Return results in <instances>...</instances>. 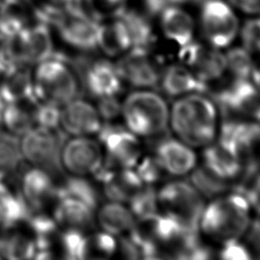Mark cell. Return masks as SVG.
Here are the masks:
<instances>
[{
  "instance_id": "46",
  "label": "cell",
  "mask_w": 260,
  "mask_h": 260,
  "mask_svg": "<svg viewBox=\"0 0 260 260\" xmlns=\"http://www.w3.org/2000/svg\"><path fill=\"white\" fill-rule=\"evenodd\" d=\"M259 151H260V146H259Z\"/></svg>"
},
{
  "instance_id": "39",
  "label": "cell",
  "mask_w": 260,
  "mask_h": 260,
  "mask_svg": "<svg viewBox=\"0 0 260 260\" xmlns=\"http://www.w3.org/2000/svg\"><path fill=\"white\" fill-rule=\"evenodd\" d=\"M121 102L118 96H111L98 100V110L103 118L104 123L120 121Z\"/></svg>"
},
{
  "instance_id": "10",
  "label": "cell",
  "mask_w": 260,
  "mask_h": 260,
  "mask_svg": "<svg viewBox=\"0 0 260 260\" xmlns=\"http://www.w3.org/2000/svg\"><path fill=\"white\" fill-rule=\"evenodd\" d=\"M151 153L169 179L192 176L199 166V150L173 135L159 139Z\"/></svg>"
},
{
  "instance_id": "36",
  "label": "cell",
  "mask_w": 260,
  "mask_h": 260,
  "mask_svg": "<svg viewBox=\"0 0 260 260\" xmlns=\"http://www.w3.org/2000/svg\"><path fill=\"white\" fill-rule=\"evenodd\" d=\"M61 108L50 103H38L34 109L35 125L56 129L60 126Z\"/></svg>"
},
{
  "instance_id": "21",
  "label": "cell",
  "mask_w": 260,
  "mask_h": 260,
  "mask_svg": "<svg viewBox=\"0 0 260 260\" xmlns=\"http://www.w3.org/2000/svg\"><path fill=\"white\" fill-rule=\"evenodd\" d=\"M91 179L106 196L107 200L128 202L132 195L143 185L133 169L117 168L105 164L103 169Z\"/></svg>"
},
{
  "instance_id": "12",
  "label": "cell",
  "mask_w": 260,
  "mask_h": 260,
  "mask_svg": "<svg viewBox=\"0 0 260 260\" xmlns=\"http://www.w3.org/2000/svg\"><path fill=\"white\" fill-rule=\"evenodd\" d=\"M6 43L17 61L25 68H29L54 53L50 27L39 20L32 21Z\"/></svg>"
},
{
  "instance_id": "6",
  "label": "cell",
  "mask_w": 260,
  "mask_h": 260,
  "mask_svg": "<svg viewBox=\"0 0 260 260\" xmlns=\"http://www.w3.org/2000/svg\"><path fill=\"white\" fill-rule=\"evenodd\" d=\"M159 211L179 219L189 229L196 230V223L205 203L204 194L186 178L170 179L156 187Z\"/></svg>"
},
{
  "instance_id": "24",
  "label": "cell",
  "mask_w": 260,
  "mask_h": 260,
  "mask_svg": "<svg viewBox=\"0 0 260 260\" xmlns=\"http://www.w3.org/2000/svg\"><path fill=\"white\" fill-rule=\"evenodd\" d=\"M132 47L128 28L118 14L99 21L98 49L108 56H118Z\"/></svg>"
},
{
  "instance_id": "17",
  "label": "cell",
  "mask_w": 260,
  "mask_h": 260,
  "mask_svg": "<svg viewBox=\"0 0 260 260\" xmlns=\"http://www.w3.org/2000/svg\"><path fill=\"white\" fill-rule=\"evenodd\" d=\"M179 57L206 85L208 81L219 79L226 70L225 57L210 45L191 42L181 47Z\"/></svg>"
},
{
  "instance_id": "31",
  "label": "cell",
  "mask_w": 260,
  "mask_h": 260,
  "mask_svg": "<svg viewBox=\"0 0 260 260\" xmlns=\"http://www.w3.org/2000/svg\"><path fill=\"white\" fill-rule=\"evenodd\" d=\"M127 0H78V6L98 21L113 17L125 9Z\"/></svg>"
},
{
  "instance_id": "44",
  "label": "cell",
  "mask_w": 260,
  "mask_h": 260,
  "mask_svg": "<svg viewBox=\"0 0 260 260\" xmlns=\"http://www.w3.org/2000/svg\"><path fill=\"white\" fill-rule=\"evenodd\" d=\"M3 129H4V128H3V126H2V124H1V122H0V138H2V137H1V134H2Z\"/></svg>"
},
{
  "instance_id": "13",
  "label": "cell",
  "mask_w": 260,
  "mask_h": 260,
  "mask_svg": "<svg viewBox=\"0 0 260 260\" xmlns=\"http://www.w3.org/2000/svg\"><path fill=\"white\" fill-rule=\"evenodd\" d=\"M202 32L210 46H229L239 29V21L232 8L221 0H205L201 9Z\"/></svg>"
},
{
  "instance_id": "30",
  "label": "cell",
  "mask_w": 260,
  "mask_h": 260,
  "mask_svg": "<svg viewBox=\"0 0 260 260\" xmlns=\"http://www.w3.org/2000/svg\"><path fill=\"white\" fill-rule=\"evenodd\" d=\"M137 219L152 215L159 211L156 187L143 186L127 202Z\"/></svg>"
},
{
  "instance_id": "18",
  "label": "cell",
  "mask_w": 260,
  "mask_h": 260,
  "mask_svg": "<svg viewBox=\"0 0 260 260\" xmlns=\"http://www.w3.org/2000/svg\"><path fill=\"white\" fill-rule=\"evenodd\" d=\"M116 69L122 81L136 88H152L159 83L160 73L146 48H132L119 60Z\"/></svg>"
},
{
  "instance_id": "7",
  "label": "cell",
  "mask_w": 260,
  "mask_h": 260,
  "mask_svg": "<svg viewBox=\"0 0 260 260\" xmlns=\"http://www.w3.org/2000/svg\"><path fill=\"white\" fill-rule=\"evenodd\" d=\"M96 138L104 149L106 164L113 167L133 169L145 153L143 140L121 121L104 123Z\"/></svg>"
},
{
  "instance_id": "38",
  "label": "cell",
  "mask_w": 260,
  "mask_h": 260,
  "mask_svg": "<svg viewBox=\"0 0 260 260\" xmlns=\"http://www.w3.org/2000/svg\"><path fill=\"white\" fill-rule=\"evenodd\" d=\"M244 48L250 53L260 54V18L248 20L242 29Z\"/></svg>"
},
{
  "instance_id": "1",
  "label": "cell",
  "mask_w": 260,
  "mask_h": 260,
  "mask_svg": "<svg viewBox=\"0 0 260 260\" xmlns=\"http://www.w3.org/2000/svg\"><path fill=\"white\" fill-rule=\"evenodd\" d=\"M255 219L245 191L226 190L205 200L196 231L214 247L244 240Z\"/></svg>"
},
{
  "instance_id": "40",
  "label": "cell",
  "mask_w": 260,
  "mask_h": 260,
  "mask_svg": "<svg viewBox=\"0 0 260 260\" xmlns=\"http://www.w3.org/2000/svg\"><path fill=\"white\" fill-rule=\"evenodd\" d=\"M244 191L251 204L255 219L260 220V171L250 180Z\"/></svg>"
},
{
  "instance_id": "26",
  "label": "cell",
  "mask_w": 260,
  "mask_h": 260,
  "mask_svg": "<svg viewBox=\"0 0 260 260\" xmlns=\"http://www.w3.org/2000/svg\"><path fill=\"white\" fill-rule=\"evenodd\" d=\"M160 25L165 36L180 47L192 42L194 21L191 15L178 5H170L160 12Z\"/></svg>"
},
{
  "instance_id": "4",
  "label": "cell",
  "mask_w": 260,
  "mask_h": 260,
  "mask_svg": "<svg viewBox=\"0 0 260 260\" xmlns=\"http://www.w3.org/2000/svg\"><path fill=\"white\" fill-rule=\"evenodd\" d=\"M170 105L151 88H137L121 102V123L142 140L161 137L169 131Z\"/></svg>"
},
{
  "instance_id": "32",
  "label": "cell",
  "mask_w": 260,
  "mask_h": 260,
  "mask_svg": "<svg viewBox=\"0 0 260 260\" xmlns=\"http://www.w3.org/2000/svg\"><path fill=\"white\" fill-rule=\"evenodd\" d=\"M22 161L19 147L10 140L0 138V180L13 176Z\"/></svg>"
},
{
  "instance_id": "29",
  "label": "cell",
  "mask_w": 260,
  "mask_h": 260,
  "mask_svg": "<svg viewBox=\"0 0 260 260\" xmlns=\"http://www.w3.org/2000/svg\"><path fill=\"white\" fill-rule=\"evenodd\" d=\"M119 15L122 17L128 28L132 47L148 49V46L152 43L153 35L150 24L146 19L142 15L126 9L119 13Z\"/></svg>"
},
{
  "instance_id": "25",
  "label": "cell",
  "mask_w": 260,
  "mask_h": 260,
  "mask_svg": "<svg viewBox=\"0 0 260 260\" xmlns=\"http://www.w3.org/2000/svg\"><path fill=\"white\" fill-rule=\"evenodd\" d=\"M158 84L167 95L175 99L192 92H204L207 87L187 66L182 65L169 66L160 73Z\"/></svg>"
},
{
  "instance_id": "28",
  "label": "cell",
  "mask_w": 260,
  "mask_h": 260,
  "mask_svg": "<svg viewBox=\"0 0 260 260\" xmlns=\"http://www.w3.org/2000/svg\"><path fill=\"white\" fill-rule=\"evenodd\" d=\"M214 246L202 239L197 231H190L169 252V260H214Z\"/></svg>"
},
{
  "instance_id": "27",
  "label": "cell",
  "mask_w": 260,
  "mask_h": 260,
  "mask_svg": "<svg viewBox=\"0 0 260 260\" xmlns=\"http://www.w3.org/2000/svg\"><path fill=\"white\" fill-rule=\"evenodd\" d=\"M28 210L19 191H15L7 180H0V226L27 220Z\"/></svg>"
},
{
  "instance_id": "43",
  "label": "cell",
  "mask_w": 260,
  "mask_h": 260,
  "mask_svg": "<svg viewBox=\"0 0 260 260\" xmlns=\"http://www.w3.org/2000/svg\"><path fill=\"white\" fill-rule=\"evenodd\" d=\"M136 260H169L164 254L160 253H152V254H145L139 256Z\"/></svg>"
},
{
  "instance_id": "19",
  "label": "cell",
  "mask_w": 260,
  "mask_h": 260,
  "mask_svg": "<svg viewBox=\"0 0 260 260\" xmlns=\"http://www.w3.org/2000/svg\"><path fill=\"white\" fill-rule=\"evenodd\" d=\"M217 140L248 159L259 151L260 123L234 116L222 117Z\"/></svg>"
},
{
  "instance_id": "20",
  "label": "cell",
  "mask_w": 260,
  "mask_h": 260,
  "mask_svg": "<svg viewBox=\"0 0 260 260\" xmlns=\"http://www.w3.org/2000/svg\"><path fill=\"white\" fill-rule=\"evenodd\" d=\"M82 86L96 100L118 96L122 88V79L109 61L98 59L84 63L80 72Z\"/></svg>"
},
{
  "instance_id": "15",
  "label": "cell",
  "mask_w": 260,
  "mask_h": 260,
  "mask_svg": "<svg viewBox=\"0 0 260 260\" xmlns=\"http://www.w3.org/2000/svg\"><path fill=\"white\" fill-rule=\"evenodd\" d=\"M18 147L22 160L29 166L50 169L59 161L61 144L56 129L35 125L21 135Z\"/></svg>"
},
{
  "instance_id": "37",
  "label": "cell",
  "mask_w": 260,
  "mask_h": 260,
  "mask_svg": "<svg viewBox=\"0 0 260 260\" xmlns=\"http://www.w3.org/2000/svg\"><path fill=\"white\" fill-rule=\"evenodd\" d=\"M28 69L23 67L15 58L6 42H0V81L8 80L21 71Z\"/></svg>"
},
{
  "instance_id": "33",
  "label": "cell",
  "mask_w": 260,
  "mask_h": 260,
  "mask_svg": "<svg viewBox=\"0 0 260 260\" xmlns=\"http://www.w3.org/2000/svg\"><path fill=\"white\" fill-rule=\"evenodd\" d=\"M225 57L226 70H230L235 78L250 79L253 71V58L245 48L231 50Z\"/></svg>"
},
{
  "instance_id": "45",
  "label": "cell",
  "mask_w": 260,
  "mask_h": 260,
  "mask_svg": "<svg viewBox=\"0 0 260 260\" xmlns=\"http://www.w3.org/2000/svg\"><path fill=\"white\" fill-rule=\"evenodd\" d=\"M0 260H4V259L2 258V256H1V255H0Z\"/></svg>"
},
{
  "instance_id": "11",
  "label": "cell",
  "mask_w": 260,
  "mask_h": 260,
  "mask_svg": "<svg viewBox=\"0 0 260 260\" xmlns=\"http://www.w3.org/2000/svg\"><path fill=\"white\" fill-rule=\"evenodd\" d=\"M221 113L260 123V87L251 79L235 80L214 99Z\"/></svg>"
},
{
  "instance_id": "8",
  "label": "cell",
  "mask_w": 260,
  "mask_h": 260,
  "mask_svg": "<svg viewBox=\"0 0 260 260\" xmlns=\"http://www.w3.org/2000/svg\"><path fill=\"white\" fill-rule=\"evenodd\" d=\"M59 161L69 176L93 178L105 166L106 157L96 136H70L61 145Z\"/></svg>"
},
{
  "instance_id": "14",
  "label": "cell",
  "mask_w": 260,
  "mask_h": 260,
  "mask_svg": "<svg viewBox=\"0 0 260 260\" xmlns=\"http://www.w3.org/2000/svg\"><path fill=\"white\" fill-rule=\"evenodd\" d=\"M49 170V168L30 166L21 176L18 191L29 210L51 212L60 184Z\"/></svg>"
},
{
  "instance_id": "42",
  "label": "cell",
  "mask_w": 260,
  "mask_h": 260,
  "mask_svg": "<svg viewBox=\"0 0 260 260\" xmlns=\"http://www.w3.org/2000/svg\"><path fill=\"white\" fill-rule=\"evenodd\" d=\"M259 56L255 59H253V71L251 75V80L258 86L260 87V54Z\"/></svg>"
},
{
  "instance_id": "2",
  "label": "cell",
  "mask_w": 260,
  "mask_h": 260,
  "mask_svg": "<svg viewBox=\"0 0 260 260\" xmlns=\"http://www.w3.org/2000/svg\"><path fill=\"white\" fill-rule=\"evenodd\" d=\"M221 120L216 101L203 91L176 98L170 105L169 131L197 150L217 139Z\"/></svg>"
},
{
  "instance_id": "23",
  "label": "cell",
  "mask_w": 260,
  "mask_h": 260,
  "mask_svg": "<svg viewBox=\"0 0 260 260\" xmlns=\"http://www.w3.org/2000/svg\"><path fill=\"white\" fill-rule=\"evenodd\" d=\"M137 218L126 202L106 200L100 203L94 213L98 230L117 238L126 237L134 228Z\"/></svg>"
},
{
  "instance_id": "35",
  "label": "cell",
  "mask_w": 260,
  "mask_h": 260,
  "mask_svg": "<svg viewBox=\"0 0 260 260\" xmlns=\"http://www.w3.org/2000/svg\"><path fill=\"white\" fill-rule=\"evenodd\" d=\"M214 260H257V258L251 246L244 240H239L215 247Z\"/></svg>"
},
{
  "instance_id": "34",
  "label": "cell",
  "mask_w": 260,
  "mask_h": 260,
  "mask_svg": "<svg viewBox=\"0 0 260 260\" xmlns=\"http://www.w3.org/2000/svg\"><path fill=\"white\" fill-rule=\"evenodd\" d=\"M133 170L143 186L157 187L166 177L151 152H145Z\"/></svg>"
},
{
  "instance_id": "5",
  "label": "cell",
  "mask_w": 260,
  "mask_h": 260,
  "mask_svg": "<svg viewBox=\"0 0 260 260\" xmlns=\"http://www.w3.org/2000/svg\"><path fill=\"white\" fill-rule=\"evenodd\" d=\"M48 25L56 54L71 60L85 58L98 49L99 21L79 6L59 14Z\"/></svg>"
},
{
  "instance_id": "22",
  "label": "cell",
  "mask_w": 260,
  "mask_h": 260,
  "mask_svg": "<svg viewBox=\"0 0 260 260\" xmlns=\"http://www.w3.org/2000/svg\"><path fill=\"white\" fill-rule=\"evenodd\" d=\"M37 249V238L26 220L0 226V255L4 260H31Z\"/></svg>"
},
{
  "instance_id": "16",
  "label": "cell",
  "mask_w": 260,
  "mask_h": 260,
  "mask_svg": "<svg viewBox=\"0 0 260 260\" xmlns=\"http://www.w3.org/2000/svg\"><path fill=\"white\" fill-rule=\"evenodd\" d=\"M104 125L94 103L77 96L61 108L60 127L69 136H96Z\"/></svg>"
},
{
  "instance_id": "41",
  "label": "cell",
  "mask_w": 260,
  "mask_h": 260,
  "mask_svg": "<svg viewBox=\"0 0 260 260\" xmlns=\"http://www.w3.org/2000/svg\"><path fill=\"white\" fill-rule=\"evenodd\" d=\"M230 2L247 13H260V0H230Z\"/></svg>"
},
{
  "instance_id": "9",
  "label": "cell",
  "mask_w": 260,
  "mask_h": 260,
  "mask_svg": "<svg viewBox=\"0 0 260 260\" xmlns=\"http://www.w3.org/2000/svg\"><path fill=\"white\" fill-rule=\"evenodd\" d=\"M246 164L244 156L217 139L199 150L198 169L214 184L234 183L243 176Z\"/></svg>"
},
{
  "instance_id": "3",
  "label": "cell",
  "mask_w": 260,
  "mask_h": 260,
  "mask_svg": "<svg viewBox=\"0 0 260 260\" xmlns=\"http://www.w3.org/2000/svg\"><path fill=\"white\" fill-rule=\"evenodd\" d=\"M28 77L38 103L63 107L79 96L83 88L80 71L71 60L56 53L31 65Z\"/></svg>"
}]
</instances>
